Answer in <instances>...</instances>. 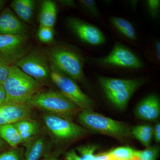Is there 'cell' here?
<instances>
[{"label":"cell","instance_id":"cell-1","mask_svg":"<svg viewBox=\"0 0 160 160\" xmlns=\"http://www.w3.org/2000/svg\"><path fill=\"white\" fill-rule=\"evenodd\" d=\"M6 93V102L27 104L39 92L42 85L36 80L12 65L8 77L3 84Z\"/></svg>","mask_w":160,"mask_h":160},{"label":"cell","instance_id":"cell-2","mask_svg":"<svg viewBox=\"0 0 160 160\" xmlns=\"http://www.w3.org/2000/svg\"><path fill=\"white\" fill-rule=\"evenodd\" d=\"M77 116L78 122L88 130L119 140L131 137V128L126 123L106 117L92 109H82Z\"/></svg>","mask_w":160,"mask_h":160},{"label":"cell","instance_id":"cell-3","mask_svg":"<svg viewBox=\"0 0 160 160\" xmlns=\"http://www.w3.org/2000/svg\"><path fill=\"white\" fill-rule=\"evenodd\" d=\"M46 113L55 115L72 121L82 110L60 92L49 90L38 92L27 103Z\"/></svg>","mask_w":160,"mask_h":160},{"label":"cell","instance_id":"cell-4","mask_svg":"<svg viewBox=\"0 0 160 160\" xmlns=\"http://www.w3.org/2000/svg\"><path fill=\"white\" fill-rule=\"evenodd\" d=\"M99 82L106 97L120 110L126 109L135 92L144 84L142 78L122 79L101 77Z\"/></svg>","mask_w":160,"mask_h":160},{"label":"cell","instance_id":"cell-5","mask_svg":"<svg viewBox=\"0 0 160 160\" xmlns=\"http://www.w3.org/2000/svg\"><path fill=\"white\" fill-rule=\"evenodd\" d=\"M49 64L72 80L83 82L85 79L82 59L76 52L58 45L46 50Z\"/></svg>","mask_w":160,"mask_h":160},{"label":"cell","instance_id":"cell-6","mask_svg":"<svg viewBox=\"0 0 160 160\" xmlns=\"http://www.w3.org/2000/svg\"><path fill=\"white\" fill-rule=\"evenodd\" d=\"M50 80L66 98L81 109H92L94 102L84 93L74 80L50 65Z\"/></svg>","mask_w":160,"mask_h":160},{"label":"cell","instance_id":"cell-7","mask_svg":"<svg viewBox=\"0 0 160 160\" xmlns=\"http://www.w3.org/2000/svg\"><path fill=\"white\" fill-rule=\"evenodd\" d=\"M48 58L38 49H32L13 65L41 83L50 79V66Z\"/></svg>","mask_w":160,"mask_h":160},{"label":"cell","instance_id":"cell-8","mask_svg":"<svg viewBox=\"0 0 160 160\" xmlns=\"http://www.w3.org/2000/svg\"><path fill=\"white\" fill-rule=\"evenodd\" d=\"M43 121L47 129L58 141H71L82 137L89 132V130L72 121L55 115L45 113Z\"/></svg>","mask_w":160,"mask_h":160},{"label":"cell","instance_id":"cell-9","mask_svg":"<svg viewBox=\"0 0 160 160\" xmlns=\"http://www.w3.org/2000/svg\"><path fill=\"white\" fill-rule=\"evenodd\" d=\"M27 34L0 35V62L11 66L30 49Z\"/></svg>","mask_w":160,"mask_h":160},{"label":"cell","instance_id":"cell-10","mask_svg":"<svg viewBox=\"0 0 160 160\" xmlns=\"http://www.w3.org/2000/svg\"><path fill=\"white\" fill-rule=\"evenodd\" d=\"M67 24L81 40L92 45L98 46L105 42L106 38L97 27L75 18H69Z\"/></svg>","mask_w":160,"mask_h":160},{"label":"cell","instance_id":"cell-11","mask_svg":"<svg viewBox=\"0 0 160 160\" xmlns=\"http://www.w3.org/2000/svg\"><path fill=\"white\" fill-rule=\"evenodd\" d=\"M102 61L107 65L125 68L138 69L142 66L141 61L133 52L120 44H116Z\"/></svg>","mask_w":160,"mask_h":160},{"label":"cell","instance_id":"cell-12","mask_svg":"<svg viewBox=\"0 0 160 160\" xmlns=\"http://www.w3.org/2000/svg\"><path fill=\"white\" fill-rule=\"evenodd\" d=\"M31 107L27 104L5 102L0 105V126L14 124L31 118Z\"/></svg>","mask_w":160,"mask_h":160},{"label":"cell","instance_id":"cell-13","mask_svg":"<svg viewBox=\"0 0 160 160\" xmlns=\"http://www.w3.org/2000/svg\"><path fill=\"white\" fill-rule=\"evenodd\" d=\"M137 118L143 121L154 122L160 116V101L157 95L150 94L143 98L135 109Z\"/></svg>","mask_w":160,"mask_h":160},{"label":"cell","instance_id":"cell-14","mask_svg":"<svg viewBox=\"0 0 160 160\" xmlns=\"http://www.w3.org/2000/svg\"><path fill=\"white\" fill-rule=\"evenodd\" d=\"M27 32L26 24L11 9L6 8L0 13V35H26Z\"/></svg>","mask_w":160,"mask_h":160},{"label":"cell","instance_id":"cell-15","mask_svg":"<svg viewBox=\"0 0 160 160\" xmlns=\"http://www.w3.org/2000/svg\"><path fill=\"white\" fill-rule=\"evenodd\" d=\"M26 143V151L23 160H41L47 151L46 139L42 136H34Z\"/></svg>","mask_w":160,"mask_h":160},{"label":"cell","instance_id":"cell-16","mask_svg":"<svg viewBox=\"0 0 160 160\" xmlns=\"http://www.w3.org/2000/svg\"><path fill=\"white\" fill-rule=\"evenodd\" d=\"M35 2L33 0H13L10 4L12 10L24 22L30 23L34 13Z\"/></svg>","mask_w":160,"mask_h":160},{"label":"cell","instance_id":"cell-17","mask_svg":"<svg viewBox=\"0 0 160 160\" xmlns=\"http://www.w3.org/2000/svg\"><path fill=\"white\" fill-rule=\"evenodd\" d=\"M57 7L55 3L50 0L43 1L39 18L40 26L53 28L57 20Z\"/></svg>","mask_w":160,"mask_h":160},{"label":"cell","instance_id":"cell-18","mask_svg":"<svg viewBox=\"0 0 160 160\" xmlns=\"http://www.w3.org/2000/svg\"><path fill=\"white\" fill-rule=\"evenodd\" d=\"M13 125L19 133L23 143L34 137L39 127L37 122L30 119L22 120Z\"/></svg>","mask_w":160,"mask_h":160},{"label":"cell","instance_id":"cell-19","mask_svg":"<svg viewBox=\"0 0 160 160\" xmlns=\"http://www.w3.org/2000/svg\"><path fill=\"white\" fill-rule=\"evenodd\" d=\"M131 136L147 148L153 138V127L149 125H138L131 128Z\"/></svg>","mask_w":160,"mask_h":160},{"label":"cell","instance_id":"cell-20","mask_svg":"<svg viewBox=\"0 0 160 160\" xmlns=\"http://www.w3.org/2000/svg\"><path fill=\"white\" fill-rule=\"evenodd\" d=\"M0 138L12 148H15L23 143L19 133L13 124L0 126Z\"/></svg>","mask_w":160,"mask_h":160},{"label":"cell","instance_id":"cell-21","mask_svg":"<svg viewBox=\"0 0 160 160\" xmlns=\"http://www.w3.org/2000/svg\"><path fill=\"white\" fill-rule=\"evenodd\" d=\"M112 24L126 37L131 40L136 39L134 28L131 23L125 19L118 17L112 18Z\"/></svg>","mask_w":160,"mask_h":160},{"label":"cell","instance_id":"cell-22","mask_svg":"<svg viewBox=\"0 0 160 160\" xmlns=\"http://www.w3.org/2000/svg\"><path fill=\"white\" fill-rule=\"evenodd\" d=\"M136 150L128 146H122L108 152L113 160H132L135 157Z\"/></svg>","mask_w":160,"mask_h":160},{"label":"cell","instance_id":"cell-23","mask_svg":"<svg viewBox=\"0 0 160 160\" xmlns=\"http://www.w3.org/2000/svg\"><path fill=\"white\" fill-rule=\"evenodd\" d=\"M159 151V146H149L144 150H136L135 156L138 157L139 160H156L158 156Z\"/></svg>","mask_w":160,"mask_h":160},{"label":"cell","instance_id":"cell-24","mask_svg":"<svg viewBox=\"0 0 160 160\" xmlns=\"http://www.w3.org/2000/svg\"><path fill=\"white\" fill-rule=\"evenodd\" d=\"M98 146L95 145H86L78 146L76 150L78 152L80 160H92L94 157L95 152Z\"/></svg>","mask_w":160,"mask_h":160},{"label":"cell","instance_id":"cell-25","mask_svg":"<svg viewBox=\"0 0 160 160\" xmlns=\"http://www.w3.org/2000/svg\"><path fill=\"white\" fill-rule=\"evenodd\" d=\"M53 28L40 26L38 32V37L41 42L45 43L51 42L54 38Z\"/></svg>","mask_w":160,"mask_h":160},{"label":"cell","instance_id":"cell-26","mask_svg":"<svg viewBox=\"0 0 160 160\" xmlns=\"http://www.w3.org/2000/svg\"><path fill=\"white\" fill-rule=\"evenodd\" d=\"M19 151L12 149L0 153V160H23Z\"/></svg>","mask_w":160,"mask_h":160},{"label":"cell","instance_id":"cell-27","mask_svg":"<svg viewBox=\"0 0 160 160\" xmlns=\"http://www.w3.org/2000/svg\"><path fill=\"white\" fill-rule=\"evenodd\" d=\"M82 6L92 14L98 16L99 12L95 2L92 0H81L80 1Z\"/></svg>","mask_w":160,"mask_h":160},{"label":"cell","instance_id":"cell-28","mask_svg":"<svg viewBox=\"0 0 160 160\" xmlns=\"http://www.w3.org/2000/svg\"><path fill=\"white\" fill-rule=\"evenodd\" d=\"M10 66L0 62V84L3 85L9 75Z\"/></svg>","mask_w":160,"mask_h":160},{"label":"cell","instance_id":"cell-29","mask_svg":"<svg viewBox=\"0 0 160 160\" xmlns=\"http://www.w3.org/2000/svg\"><path fill=\"white\" fill-rule=\"evenodd\" d=\"M148 7L150 12L152 15H155L160 6V1L149 0L147 1Z\"/></svg>","mask_w":160,"mask_h":160},{"label":"cell","instance_id":"cell-30","mask_svg":"<svg viewBox=\"0 0 160 160\" xmlns=\"http://www.w3.org/2000/svg\"><path fill=\"white\" fill-rule=\"evenodd\" d=\"M92 160H113L109 152H106L94 155Z\"/></svg>","mask_w":160,"mask_h":160},{"label":"cell","instance_id":"cell-31","mask_svg":"<svg viewBox=\"0 0 160 160\" xmlns=\"http://www.w3.org/2000/svg\"><path fill=\"white\" fill-rule=\"evenodd\" d=\"M153 137L157 143L160 142V124L158 122L153 128Z\"/></svg>","mask_w":160,"mask_h":160},{"label":"cell","instance_id":"cell-32","mask_svg":"<svg viewBox=\"0 0 160 160\" xmlns=\"http://www.w3.org/2000/svg\"><path fill=\"white\" fill-rule=\"evenodd\" d=\"M66 160H80L79 157L74 150H72L66 153Z\"/></svg>","mask_w":160,"mask_h":160},{"label":"cell","instance_id":"cell-33","mask_svg":"<svg viewBox=\"0 0 160 160\" xmlns=\"http://www.w3.org/2000/svg\"><path fill=\"white\" fill-rule=\"evenodd\" d=\"M6 93L3 86L0 84V103H2L6 102Z\"/></svg>","mask_w":160,"mask_h":160},{"label":"cell","instance_id":"cell-34","mask_svg":"<svg viewBox=\"0 0 160 160\" xmlns=\"http://www.w3.org/2000/svg\"><path fill=\"white\" fill-rule=\"evenodd\" d=\"M62 6H70V7H75V4L74 1L71 0H64V1H59Z\"/></svg>","mask_w":160,"mask_h":160},{"label":"cell","instance_id":"cell-35","mask_svg":"<svg viewBox=\"0 0 160 160\" xmlns=\"http://www.w3.org/2000/svg\"><path fill=\"white\" fill-rule=\"evenodd\" d=\"M156 51L157 56L158 60L160 61V43L159 42H158L156 44Z\"/></svg>","mask_w":160,"mask_h":160},{"label":"cell","instance_id":"cell-36","mask_svg":"<svg viewBox=\"0 0 160 160\" xmlns=\"http://www.w3.org/2000/svg\"><path fill=\"white\" fill-rule=\"evenodd\" d=\"M41 160H60L58 158L56 157L52 156H48L42 159Z\"/></svg>","mask_w":160,"mask_h":160},{"label":"cell","instance_id":"cell-37","mask_svg":"<svg viewBox=\"0 0 160 160\" xmlns=\"http://www.w3.org/2000/svg\"><path fill=\"white\" fill-rule=\"evenodd\" d=\"M5 1L3 0H0V10L2 8L4 4H5Z\"/></svg>","mask_w":160,"mask_h":160},{"label":"cell","instance_id":"cell-38","mask_svg":"<svg viewBox=\"0 0 160 160\" xmlns=\"http://www.w3.org/2000/svg\"><path fill=\"white\" fill-rule=\"evenodd\" d=\"M3 145H4V143L2 141V140L0 139V148L2 147Z\"/></svg>","mask_w":160,"mask_h":160},{"label":"cell","instance_id":"cell-39","mask_svg":"<svg viewBox=\"0 0 160 160\" xmlns=\"http://www.w3.org/2000/svg\"><path fill=\"white\" fill-rule=\"evenodd\" d=\"M132 160H139L138 159V158L137 157H134V158Z\"/></svg>","mask_w":160,"mask_h":160},{"label":"cell","instance_id":"cell-40","mask_svg":"<svg viewBox=\"0 0 160 160\" xmlns=\"http://www.w3.org/2000/svg\"><path fill=\"white\" fill-rule=\"evenodd\" d=\"M1 104H1V103H0V105H1Z\"/></svg>","mask_w":160,"mask_h":160}]
</instances>
